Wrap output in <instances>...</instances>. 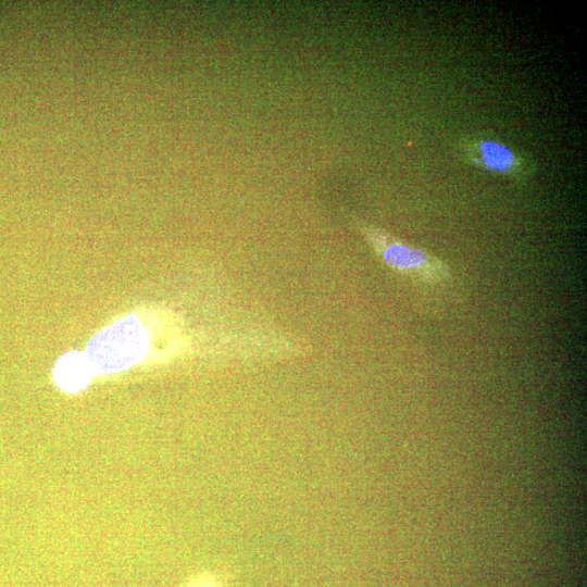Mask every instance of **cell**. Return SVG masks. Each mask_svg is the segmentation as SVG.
I'll use <instances>...</instances> for the list:
<instances>
[{"mask_svg":"<svg viewBox=\"0 0 587 587\" xmlns=\"http://www.w3.org/2000/svg\"><path fill=\"white\" fill-rule=\"evenodd\" d=\"M353 222L375 254L395 272L430 286L451 280V267L437 255L357 217Z\"/></svg>","mask_w":587,"mask_h":587,"instance_id":"6da1fadb","label":"cell"},{"mask_svg":"<svg viewBox=\"0 0 587 587\" xmlns=\"http://www.w3.org/2000/svg\"><path fill=\"white\" fill-rule=\"evenodd\" d=\"M149 338L140 321L130 314L96 334L86 349L93 374L132 367L148 350Z\"/></svg>","mask_w":587,"mask_h":587,"instance_id":"3957f363","label":"cell"},{"mask_svg":"<svg viewBox=\"0 0 587 587\" xmlns=\"http://www.w3.org/2000/svg\"><path fill=\"white\" fill-rule=\"evenodd\" d=\"M455 153L461 162L515 185H526L537 172L534 158L498 138L471 133L458 138Z\"/></svg>","mask_w":587,"mask_h":587,"instance_id":"7a4b0ae2","label":"cell"},{"mask_svg":"<svg viewBox=\"0 0 587 587\" xmlns=\"http://www.w3.org/2000/svg\"><path fill=\"white\" fill-rule=\"evenodd\" d=\"M92 375L93 372L85 353L77 351L61 357L54 369L57 384L70 392L85 388Z\"/></svg>","mask_w":587,"mask_h":587,"instance_id":"277c9868","label":"cell"}]
</instances>
